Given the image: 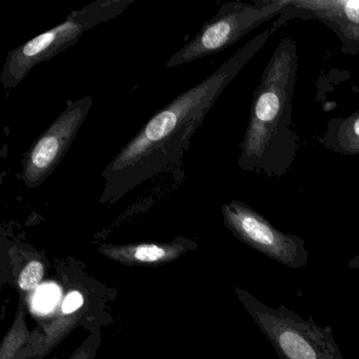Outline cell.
Returning a JSON list of instances; mask_svg holds the SVG:
<instances>
[{
    "instance_id": "6da1fadb",
    "label": "cell",
    "mask_w": 359,
    "mask_h": 359,
    "mask_svg": "<svg viewBox=\"0 0 359 359\" xmlns=\"http://www.w3.org/2000/svg\"><path fill=\"white\" fill-rule=\"evenodd\" d=\"M274 32L271 27L256 35L207 79L157 112L102 171L100 203H116L140 184L177 168L216 100Z\"/></svg>"
},
{
    "instance_id": "7a4b0ae2",
    "label": "cell",
    "mask_w": 359,
    "mask_h": 359,
    "mask_svg": "<svg viewBox=\"0 0 359 359\" xmlns=\"http://www.w3.org/2000/svg\"><path fill=\"white\" fill-rule=\"evenodd\" d=\"M298 62L297 43L292 37H283L254 91L237 161L243 171L270 178L285 177L291 171L300 148L293 128Z\"/></svg>"
},
{
    "instance_id": "3957f363",
    "label": "cell",
    "mask_w": 359,
    "mask_h": 359,
    "mask_svg": "<svg viewBox=\"0 0 359 359\" xmlns=\"http://www.w3.org/2000/svg\"><path fill=\"white\" fill-rule=\"evenodd\" d=\"M133 3L134 0H96L74 10L55 28L10 51L0 74V83L5 89L18 88L35 67L76 45L88 31L118 18Z\"/></svg>"
},
{
    "instance_id": "277c9868",
    "label": "cell",
    "mask_w": 359,
    "mask_h": 359,
    "mask_svg": "<svg viewBox=\"0 0 359 359\" xmlns=\"http://www.w3.org/2000/svg\"><path fill=\"white\" fill-rule=\"evenodd\" d=\"M239 302L270 342L279 359H344L330 327L302 318L285 306L271 308L235 287Z\"/></svg>"
},
{
    "instance_id": "5b68a950",
    "label": "cell",
    "mask_w": 359,
    "mask_h": 359,
    "mask_svg": "<svg viewBox=\"0 0 359 359\" xmlns=\"http://www.w3.org/2000/svg\"><path fill=\"white\" fill-rule=\"evenodd\" d=\"M287 0H255L254 4L231 1L219 8L192 41L170 57L165 67L175 68L224 51L262 25L277 18Z\"/></svg>"
},
{
    "instance_id": "8992f818",
    "label": "cell",
    "mask_w": 359,
    "mask_h": 359,
    "mask_svg": "<svg viewBox=\"0 0 359 359\" xmlns=\"http://www.w3.org/2000/svg\"><path fill=\"white\" fill-rule=\"evenodd\" d=\"M224 226L241 243L283 266L300 269L310 262L306 241L275 228L262 214L241 201L222 208Z\"/></svg>"
},
{
    "instance_id": "52a82bcc",
    "label": "cell",
    "mask_w": 359,
    "mask_h": 359,
    "mask_svg": "<svg viewBox=\"0 0 359 359\" xmlns=\"http://www.w3.org/2000/svg\"><path fill=\"white\" fill-rule=\"evenodd\" d=\"M92 106L93 100L90 95L69 104L33 142L22 159V177L27 188H39L55 171L83 127Z\"/></svg>"
},
{
    "instance_id": "ba28073f",
    "label": "cell",
    "mask_w": 359,
    "mask_h": 359,
    "mask_svg": "<svg viewBox=\"0 0 359 359\" xmlns=\"http://www.w3.org/2000/svg\"><path fill=\"white\" fill-rule=\"evenodd\" d=\"M294 18L315 20L331 29L346 55L359 54V0H287L275 20L277 29Z\"/></svg>"
},
{
    "instance_id": "9c48e42d",
    "label": "cell",
    "mask_w": 359,
    "mask_h": 359,
    "mask_svg": "<svg viewBox=\"0 0 359 359\" xmlns=\"http://www.w3.org/2000/svg\"><path fill=\"white\" fill-rule=\"evenodd\" d=\"M187 250L182 241L173 243H137L127 245H104L100 251L111 259L129 264H158L180 257Z\"/></svg>"
},
{
    "instance_id": "30bf717a",
    "label": "cell",
    "mask_w": 359,
    "mask_h": 359,
    "mask_svg": "<svg viewBox=\"0 0 359 359\" xmlns=\"http://www.w3.org/2000/svg\"><path fill=\"white\" fill-rule=\"evenodd\" d=\"M317 140L330 152L359 155V110L348 116L332 118Z\"/></svg>"
},
{
    "instance_id": "8fae6325",
    "label": "cell",
    "mask_w": 359,
    "mask_h": 359,
    "mask_svg": "<svg viewBox=\"0 0 359 359\" xmlns=\"http://www.w3.org/2000/svg\"><path fill=\"white\" fill-rule=\"evenodd\" d=\"M28 332L22 317L16 321L15 325L12 327L11 331L5 338L1 346V359H11L20 346L26 341Z\"/></svg>"
},
{
    "instance_id": "7c38bea8",
    "label": "cell",
    "mask_w": 359,
    "mask_h": 359,
    "mask_svg": "<svg viewBox=\"0 0 359 359\" xmlns=\"http://www.w3.org/2000/svg\"><path fill=\"white\" fill-rule=\"evenodd\" d=\"M43 277V264L39 260L29 262L18 277V285L24 291L36 289Z\"/></svg>"
},
{
    "instance_id": "4fadbf2b",
    "label": "cell",
    "mask_w": 359,
    "mask_h": 359,
    "mask_svg": "<svg viewBox=\"0 0 359 359\" xmlns=\"http://www.w3.org/2000/svg\"><path fill=\"white\" fill-rule=\"evenodd\" d=\"M83 304V297L79 292L74 291L69 294L62 304V312L66 314H71L79 310Z\"/></svg>"
},
{
    "instance_id": "5bb4252c",
    "label": "cell",
    "mask_w": 359,
    "mask_h": 359,
    "mask_svg": "<svg viewBox=\"0 0 359 359\" xmlns=\"http://www.w3.org/2000/svg\"><path fill=\"white\" fill-rule=\"evenodd\" d=\"M51 290H41V293H39V300H37V304L41 306V309H48L52 304V302H54V294L55 292H50Z\"/></svg>"
},
{
    "instance_id": "9a60e30c",
    "label": "cell",
    "mask_w": 359,
    "mask_h": 359,
    "mask_svg": "<svg viewBox=\"0 0 359 359\" xmlns=\"http://www.w3.org/2000/svg\"><path fill=\"white\" fill-rule=\"evenodd\" d=\"M348 268L351 270H359V253L348 262Z\"/></svg>"
},
{
    "instance_id": "2e32d148",
    "label": "cell",
    "mask_w": 359,
    "mask_h": 359,
    "mask_svg": "<svg viewBox=\"0 0 359 359\" xmlns=\"http://www.w3.org/2000/svg\"><path fill=\"white\" fill-rule=\"evenodd\" d=\"M73 359H88L87 352L79 353Z\"/></svg>"
}]
</instances>
